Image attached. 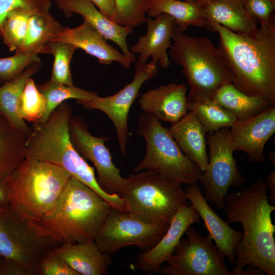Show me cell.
Here are the masks:
<instances>
[{"instance_id": "4", "label": "cell", "mask_w": 275, "mask_h": 275, "mask_svg": "<svg viewBox=\"0 0 275 275\" xmlns=\"http://www.w3.org/2000/svg\"><path fill=\"white\" fill-rule=\"evenodd\" d=\"M112 208L94 190L71 176L50 209L33 222L61 244L84 242L94 240Z\"/></svg>"}, {"instance_id": "1", "label": "cell", "mask_w": 275, "mask_h": 275, "mask_svg": "<svg viewBox=\"0 0 275 275\" xmlns=\"http://www.w3.org/2000/svg\"><path fill=\"white\" fill-rule=\"evenodd\" d=\"M267 187L259 178L249 187L227 195L223 210L227 222L240 223L243 232L236 244L235 268L238 275L275 274V226L271 214L275 206L269 202Z\"/></svg>"}, {"instance_id": "31", "label": "cell", "mask_w": 275, "mask_h": 275, "mask_svg": "<svg viewBox=\"0 0 275 275\" xmlns=\"http://www.w3.org/2000/svg\"><path fill=\"white\" fill-rule=\"evenodd\" d=\"M187 108L197 115L206 132L230 128L237 120L232 113L211 98L187 102Z\"/></svg>"}, {"instance_id": "42", "label": "cell", "mask_w": 275, "mask_h": 275, "mask_svg": "<svg viewBox=\"0 0 275 275\" xmlns=\"http://www.w3.org/2000/svg\"><path fill=\"white\" fill-rule=\"evenodd\" d=\"M267 189L270 192V203L275 206V171L271 170L265 179Z\"/></svg>"}, {"instance_id": "39", "label": "cell", "mask_w": 275, "mask_h": 275, "mask_svg": "<svg viewBox=\"0 0 275 275\" xmlns=\"http://www.w3.org/2000/svg\"><path fill=\"white\" fill-rule=\"evenodd\" d=\"M244 8L246 12L261 25L269 24L274 21L272 13L275 3L271 0H244Z\"/></svg>"}, {"instance_id": "9", "label": "cell", "mask_w": 275, "mask_h": 275, "mask_svg": "<svg viewBox=\"0 0 275 275\" xmlns=\"http://www.w3.org/2000/svg\"><path fill=\"white\" fill-rule=\"evenodd\" d=\"M61 244L10 205L0 208V256L18 261L37 275L42 256Z\"/></svg>"}, {"instance_id": "32", "label": "cell", "mask_w": 275, "mask_h": 275, "mask_svg": "<svg viewBox=\"0 0 275 275\" xmlns=\"http://www.w3.org/2000/svg\"><path fill=\"white\" fill-rule=\"evenodd\" d=\"M37 12L16 9L9 12L0 25L1 39L10 51H16L22 47L31 16Z\"/></svg>"}, {"instance_id": "25", "label": "cell", "mask_w": 275, "mask_h": 275, "mask_svg": "<svg viewBox=\"0 0 275 275\" xmlns=\"http://www.w3.org/2000/svg\"><path fill=\"white\" fill-rule=\"evenodd\" d=\"M211 98L232 113L237 120L249 119L275 105L265 98L251 96L243 93L231 82H227L221 86Z\"/></svg>"}, {"instance_id": "14", "label": "cell", "mask_w": 275, "mask_h": 275, "mask_svg": "<svg viewBox=\"0 0 275 275\" xmlns=\"http://www.w3.org/2000/svg\"><path fill=\"white\" fill-rule=\"evenodd\" d=\"M158 66L151 62H136L132 81L116 94L91 100H76V102L87 109H98L105 114L115 127L121 153H126L128 133V118L130 108L139 95L143 84L155 77Z\"/></svg>"}, {"instance_id": "16", "label": "cell", "mask_w": 275, "mask_h": 275, "mask_svg": "<svg viewBox=\"0 0 275 275\" xmlns=\"http://www.w3.org/2000/svg\"><path fill=\"white\" fill-rule=\"evenodd\" d=\"M194 206L189 203L181 207L172 218L162 238L152 249L139 253L134 267L150 273L158 272L162 263L174 252L188 227L201 221Z\"/></svg>"}, {"instance_id": "6", "label": "cell", "mask_w": 275, "mask_h": 275, "mask_svg": "<svg viewBox=\"0 0 275 275\" xmlns=\"http://www.w3.org/2000/svg\"><path fill=\"white\" fill-rule=\"evenodd\" d=\"M71 176L57 165L26 156L6 178L9 205L23 217L38 221L53 206Z\"/></svg>"}, {"instance_id": "35", "label": "cell", "mask_w": 275, "mask_h": 275, "mask_svg": "<svg viewBox=\"0 0 275 275\" xmlns=\"http://www.w3.org/2000/svg\"><path fill=\"white\" fill-rule=\"evenodd\" d=\"M115 23L133 29L145 22L150 0H115Z\"/></svg>"}, {"instance_id": "18", "label": "cell", "mask_w": 275, "mask_h": 275, "mask_svg": "<svg viewBox=\"0 0 275 275\" xmlns=\"http://www.w3.org/2000/svg\"><path fill=\"white\" fill-rule=\"evenodd\" d=\"M184 193L187 199L204 222L208 235L214 241L215 246L225 255L230 263L234 264L235 248L242 239L243 232L232 228L229 223L223 220L210 207L197 184L188 185Z\"/></svg>"}, {"instance_id": "11", "label": "cell", "mask_w": 275, "mask_h": 275, "mask_svg": "<svg viewBox=\"0 0 275 275\" xmlns=\"http://www.w3.org/2000/svg\"><path fill=\"white\" fill-rule=\"evenodd\" d=\"M169 226L149 222L129 212L113 208L94 241L102 252L110 255L129 245L137 246L144 252L158 242Z\"/></svg>"}, {"instance_id": "33", "label": "cell", "mask_w": 275, "mask_h": 275, "mask_svg": "<svg viewBox=\"0 0 275 275\" xmlns=\"http://www.w3.org/2000/svg\"><path fill=\"white\" fill-rule=\"evenodd\" d=\"M77 48L73 45L59 41H49L40 53H49L53 57L50 80L67 86L73 85L70 62Z\"/></svg>"}, {"instance_id": "5", "label": "cell", "mask_w": 275, "mask_h": 275, "mask_svg": "<svg viewBox=\"0 0 275 275\" xmlns=\"http://www.w3.org/2000/svg\"><path fill=\"white\" fill-rule=\"evenodd\" d=\"M168 53L175 64L182 67L190 87L187 102L211 98L223 85L233 83L226 63L207 37L189 36L175 25Z\"/></svg>"}, {"instance_id": "38", "label": "cell", "mask_w": 275, "mask_h": 275, "mask_svg": "<svg viewBox=\"0 0 275 275\" xmlns=\"http://www.w3.org/2000/svg\"><path fill=\"white\" fill-rule=\"evenodd\" d=\"M51 7L50 0H0V25L7 14L16 9L40 12L48 11Z\"/></svg>"}, {"instance_id": "26", "label": "cell", "mask_w": 275, "mask_h": 275, "mask_svg": "<svg viewBox=\"0 0 275 275\" xmlns=\"http://www.w3.org/2000/svg\"><path fill=\"white\" fill-rule=\"evenodd\" d=\"M42 66L41 62L35 63L28 67L17 78L0 86V113L14 127L28 136L32 128L19 117L18 102L27 80L37 73Z\"/></svg>"}, {"instance_id": "7", "label": "cell", "mask_w": 275, "mask_h": 275, "mask_svg": "<svg viewBox=\"0 0 275 275\" xmlns=\"http://www.w3.org/2000/svg\"><path fill=\"white\" fill-rule=\"evenodd\" d=\"M137 133L145 140L146 153L133 173L149 170L180 184L198 183L202 171L183 153L168 128L153 115L144 112L140 115Z\"/></svg>"}, {"instance_id": "45", "label": "cell", "mask_w": 275, "mask_h": 275, "mask_svg": "<svg viewBox=\"0 0 275 275\" xmlns=\"http://www.w3.org/2000/svg\"><path fill=\"white\" fill-rule=\"evenodd\" d=\"M214 0H197V1L202 5L204 6L206 5Z\"/></svg>"}, {"instance_id": "34", "label": "cell", "mask_w": 275, "mask_h": 275, "mask_svg": "<svg viewBox=\"0 0 275 275\" xmlns=\"http://www.w3.org/2000/svg\"><path fill=\"white\" fill-rule=\"evenodd\" d=\"M46 99L39 91L37 85L31 77L27 80L19 98L18 113L24 121L38 123L46 109Z\"/></svg>"}, {"instance_id": "30", "label": "cell", "mask_w": 275, "mask_h": 275, "mask_svg": "<svg viewBox=\"0 0 275 275\" xmlns=\"http://www.w3.org/2000/svg\"><path fill=\"white\" fill-rule=\"evenodd\" d=\"M39 91L46 99V109L38 123L46 122L52 112L61 104L69 99L88 100L98 98L95 92L88 91L74 85L67 86L50 80L37 85Z\"/></svg>"}, {"instance_id": "36", "label": "cell", "mask_w": 275, "mask_h": 275, "mask_svg": "<svg viewBox=\"0 0 275 275\" xmlns=\"http://www.w3.org/2000/svg\"><path fill=\"white\" fill-rule=\"evenodd\" d=\"M41 62L38 54L15 51L14 55L0 58V80L4 82L17 78L30 65Z\"/></svg>"}, {"instance_id": "20", "label": "cell", "mask_w": 275, "mask_h": 275, "mask_svg": "<svg viewBox=\"0 0 275 275\" xmlns=\"http://www.w3.org/2000/svg\"><path fill=\"white\" fill-rule=\"evenodd\" d=\"M57 7L66 17L80 15L107 40L116 44L121 52L133 62L135 57L128 48L127 37L133 29L120 25L105 16L89 0H54Z\"/></svg>"}, {"instance_id": "22", "label": "cell", "mask_w": 275, "mask_h": 275, "mask_svg": "<svg viewBox=\"0 0 275 275\" xmlns=\"http://www.w3.org/2000/svg\"><path fill=\"white\" fill-rule=\"evenodd\" d=\"M52 252L79 275L107 274L112 263L110 255L102 252L94 240L64 243Z\"/></svg>"}, {"instance_id": "23", "label": "cell", "mask_w": 275, "mask_h": 275, "mask_svg": "<svg viewBox=\"0 0 275 275\" xmlns=\"http://www.w3.org/2000/svg\"><path fill=\"white\" fill-rule=\"evenodd\" d=\"M168 131L183 153L203 172L209 159L206 152V131L197 115L189 111L172 125Z\"/></svg>"}, {"instance_id": "46", "label": "cell", "mask_w": 275, "mask_h": 275, "mask_svg": "<svg viewBox=\"0 0 275 275\" xmlns=\"http://www.w3.org/2000/svg\"><path fill=\"white\" fill-rule=\"evenodd\" d=\"M3 260V258L0 256V275H1Z\"/></svg>"}, {"instance_id": "27", "label": "cell", "mask_w": 275, "mask_h": 275, "mask_svg": "<svg viewBox=\"0 0 275 275\" xmlns=\"http://www.w3.org/2000/svg\"><path fill=\"white\" fill-rule=\"evenodd\" d=\"M202 5L197 0H150L147 14L155 17L161 14L171 16L177 29L184 32L190 25L205 28Z\"/></svg>"}, {"instance_id": "47", "label": "cell", "mask_w": 275, "mask_h": 275, "mask_svg": "<svg viewBox=\"0 0 275 275\" xmlns=\"http://www.w3.org/2000/svg\"><path fill=\"white\" fill-rule=\"evenodd\" d=\"M271 1H272L273 3H275V0H271Z\"/></svg>"}, {"instance_id": "29", "label": "cell", "mask_w": 275, "mask_h": 275, "mask_svg": "<svg viewBox=\"0 0 275 275\" xmlns=\"http://www.w3.org/2000/svg\"><path fill=\"white\" fill-rule=\"evenodd\" d=\"M64 29L49 11L35 12L29 18L23 45L16 51L39 54L42 48Z\"/></svg>"}, {"instance_id": "8", "label": "cell", "mask_w": 275, "mask_h": 275, "mask_svg": "<svg viewBox=\"0 0 275 275\" xmlns=\"http://www.w3.org/2000/svg\"><path fill=\"white\" fill-rule=\"evenodd\" d=\"M130 174L123 198L129 211L151 223L170 225L175 214L189 203L181 184L151 170Z\"/></svg>"}, {"instance_id": "17", "label": "cell", "mask_w": 275, "mask_h": 275, "mask_svg": "<svg viewBox=\"0 0 275 275\" xmlns=\"http://www.w3.org/2000/svg\"><path fill=\"white\" fill-rule=\"evenodd\" d=\"M147 33L140 36L130 51L140 54L137 62L146 64L151 57L153 64L162 68L171 65L168 50L172 44V36L175 24L169 15L161 14L146 18Z\"/></svg>"}, {"instance_id": "40", "label": "cell", "mask_w": 275, "mask_h": 275, "mask_svg": "<svg viewBox=\"0 0 275 275\" xmlns=\"http://www.w3.org/2000/svg\"><path fill=\"white\" fill-rule=\"evenodd\" d=\"M1 275H35L33 271L15 260L3 258Z\"/></svg>"}, {"instance_id": "12", "label": "cell", "mask_w": 275, "mask_h": 275, "mask_svg": "<svg viewBox=\"0 0 275 275\" xmlns=\"http://www.w3.org/2000/svg\"><path fill=\"white\" fill-rule=\"evenodd\" d=\"M229 131V128H223L207 136L208 163L199 180L204 188L205 199L221 209L224 208V199L230 188L239 187L246 182L233 156Z\"/></svg>"}, {"instance_id": "21", "label": "cell", "mask_w": 275, "mask_h": 275, "mask_svg": "<svg viewBox=\"0 0 275 275\" xmlns=\"http://www.w3.org/2000/svg\"><path fill=\"white\" fill-rule=\"evenodd\" d=\"M187 86L183 84L160 86L143 93L139 103L144 113L173 125L187 113Z\"/></svg>"}, {"instance_id": "28", "label": "cell", "mask_w": 275, "mask_h": 275, "mask_svg": "<svg viewBox=\"0 0 275 275\" xmlns=\"http://www.w3.org/2000/svg\"><path fill=\"white\" fill-rule=\"evenodd\" d=\"M27 137L0 113V180L6 179L24 160Z\"/></svg>"}, {"instance_id": "19", "label": "cell", "mask_w": 275, "mask_h": 275, "mask_svg": "<svg viewBox=\"0 0 275 275\" xmlns=\"http://www.w3.org/2000/svg\"><path fill=\"white\" fill-rule=\"evenodd\" d=\"M51 41L64 42L81 49L95 57L101 64L108 65L115 62L128 68L132 63L128 58L108 44L101 34L85 20L75 28H64Z\"/></svg>"}, {"instance_id": "24", "label": "cell", "mask_w": 275, "mask_h": 275, "mask_svg": "<svg viewBox=\"0 0 275 275\" xmlns=\"http://www.w3.org/2000/svg\"><path fill=\"white\" fill-rule=\"evenodd\" d=\"M244 0H214L202 6V15L206 27L217 23L236 33L250 32L258 22L250 16L244 8Z\"/></svg>"}, {"instance_id": "48", "label": "cell", "mask_w": 275, "mask_h": 275, "mask_svg": "<svg viewBox=\"0 0 275 275\" xmlns=\"http://www.w3.org/2000/svg\"><path fill=\"white\" fill-rule=\"evenodd\" d=\"M1 34H0V40H1Z\"/></svg>"}, {"instance_id": "41", "label": "cell", "mask_w": 275, "mask_h": 275, "mask_svg": "<svg viewBox=\"0 0 275 275\" xmlns=\"http://www.w3.org/2000/svg\"><path fill=\"white\" fill-rule=\"evenodd\" d=\"M105 16L114 22L116 9L115 0H89Z\"/></svg>"}, {"instance_id": "13", "label": "cell", "mask_w": 275, "mask_h": 275, "mask_svg": "<svg viewBox=\"0 0 275 275\" xmlns=\"http://www.w3.org/2000/svg\"><path fill=\"white\" fill-rule=\"evenodd\" d=\"M69 134L72 143L79 154L91 161L96 168L97 181L100 187L108 194L123 197L125 190V179L112 161L109 149L105 143L107 136L96 137L92 135L86 122L78 117H71Z\"/></svg>"}, {"instance_id": "3", "label": "cell", "mask_w": 275, "mask_h": 275, "mask_svg": "<svg viewBox=\"0 0 275 275\" xmlns=\"http://www.w3.org/2000/svg\"><path fill=\"white\" fill-rule=\"evenodd\" d=\"M71 106L66 102L59 105L43 123L33 124L25 142V157L48 162L63 169L106 201L114 209L125 211L124 198L108 194L99 185L94 168L79 154L71 142L69 123Z\"/></svg>"}, {"instance_id": "44", "label": "cell", "mask_w": 275, "mask_h": 275, "mask_svg": "<svg viewBox=\"0 0 275 275\" xmlns=\"http://www.w3.org/2000/svg\"><path fill=\"white\" fill-rule=\"evenodd\" d=\"M268 157L270 161L273 166H275V153L272 152L268 153Z\"/></svg>"}, {"instance_id": "37", "label": "cell", "mask_w": 275, "mask_h": 275, "mask_svg": "<svg viewBox=\"0 0 275 275\" xmlns=\"http://www.w3.org/2000/svg\"><path fill=\"white\" fill-rule=\"evenodd\" d=\"M36 272L37 275H79L52 251L41 257Z\"/></svg>"}, {"instance_id": "10", "label": "cell", "mask_w": 275, "mask_h": 275, "mask_svg": "<svg viewBox=\"0 0 275 275\" xmlns=\"http://www.w3.org/2000/svg\"><path fill=\"white\" fill-rule=\"evenodd\" d=\"M173 253L158 273L165 275H238L228 269L226 256L212 242L209 235L202 236L191 226Z\"/></svg>"}, {"instance_id": "43", "label": "cell", "mask_w": 275, "mask_h": 275, "mask_svg": "<svg viewBox=\"0 0 275 275\" xmlns=\"http://www.w3.org/2000/svg\"><path fill=\"white\" fill-rule=\"evenodd\" d=\"M9 205V194L6 179L0 180V208Z\"/></svg>"}, {"instance_id": "15", "label": "cell", "mask_w": 275, "mask_h": 275, "mask_svg": "<svg viewBox=\"0 0 275 275\" xmlns=\"http://www.w3.org/2000/svg\"><path fill=\"white\" fill-rule=\"evenodd\" d=\"M275 132V105L254 116L237 120L230 127L229 138L234 151L245 153L252 162L265 160V145Z\"/></svg>"}, {"instance_id": "2", "label": "cell", "mask_w": 275, "mask_h": 275, "mask_svg": "<svg viewBox=\"0 0 275 275\" xmlns=\"http://www.w3.org/2000/svg\"><path fill=\"white\" fill-rule=\"evenodd\" d=\"M217 32V48L243 93L275 104V23L261 25L245 33H236L217 23L207 28Z\"/></svg>"}]
</instances>
